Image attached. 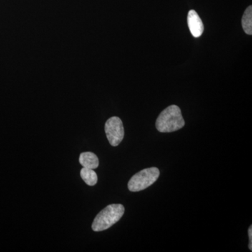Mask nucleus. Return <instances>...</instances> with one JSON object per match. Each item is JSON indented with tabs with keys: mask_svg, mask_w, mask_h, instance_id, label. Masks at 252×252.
Returning <instances> with one entry per match:
<instances>
[{
	"mask_svg": "<svg viewBox=\"0 0 252 252\" xmlns=\"http://www.w3.org/2000/svg\"><path fill=\"white\" fill-rule=\"evenodd\" d=\"M106 135L109 144L113 147H117L124 137V127L122 119L117 117H111L104 126Z\"/></svg>",
	"mask_w": 252,
	"mask_h": 252,
	"instance_id": "4",
	"label": "nucleus"
},
{
	"mask_svg": "<svg viewBox=\"0 0 252 252\" xmlns=\"http://www.w3.org/2000/svg\"><path fill=\"white\" fill-rule=\"evenodd\" d=\"M125 212L124 205L112 204L97 214L92 224V229L95 232L108 229L122 219Z\"/></svg>",
	"mask_w": 252,
	"mask_h": 252,
	"instance_id": "2",
	"label": "nucleus"
},
{
	"mask_svg": "<svg viewBox=\"0 0 252 252\" xmlns=\"http://www.w3.org/2000/svg\"><path fill=\"white\" fill-rule=\"evenodd\" d=\"M187 22L190 33L194 37L198 38L203 34L204 26L201 18H200L198 13L195 10H190L188 16H187Z\"/></svg>",
	"mask_w": 252,
	"mask_h": 252,
	"instance_id": "5",
	"label": "nucleus"
},
{
	"mask_svg": "<svg viewBox=\"0 0 252 252\" xmlns=\"http://www.w3.org/2000/svg\"><path fill=\"white\" fill-rule=\"evenodd\" d=\"M160 176V171L157 167H149L137 172L127 184L129 190L138 192L144 190L157 182Z\"/></svg>",
	"mask_w": 252,
	"mask_h": 252,
	"instance_id": "3",
	"label": "nucleus"
},
{
	"mask_svg": "<svg viewBox=\"0 0 252 252\" xmlns=\"http://www.w3.org/2000/svg\"><path fill=\"white\" fill-rule=\"evenodd\" d=\"M242 26L245 32L249 35L252 34V6H250L245 10L243 18H242Z\"/></svg>",
	"mask_w": 252,
	"mask_h": 252,
	"instance_id": "7",
	"label": "nucleus"
},
{
	"mask_svg": "<svg viewBox=\"0 0 252 252\" xmlns=\"http://www.w3.org/2000/svg\"><path fill=\"white\" fill-rule=\"evenodd\" d=\"M185 125L182 112L178 106L170 105L158 117L156 127L160 132H172L180 130Z\"/></svg>",
	"mask_w": 252,
	"mask_h": 252,
	"instance_id": "1",
	"label": "nucleus"
},
{
	"mask_svg": "<svg viewBox=\"0 0 252 252\" xmlns=\"http://www.w3.org/2000/svg\"><path fill=\"white\" fill-rule=\"evenodd\" d=\"M81 177L82 180L89 186H94L97 182V175L93 169L83 167L81 170Z\"/></svg>",
	"mask_w": 252,
	"mask_h": 252,
	"instance_id": "8",
	"label": "nucleus"
},
{
	"mask_svg": "<svg viewBox=\"0 0 252 252\" xmlns=\"http://www.w3.org/2000/svg\"><path fill=\"white\" fill-rule=\"evenodd\" d=\"M79 162L83 167L93 170L99 166L98 158L92 152L81 153L79 157Z\"/></svg>",
	"mask_w": 252,
	"mask_h": 252,
	"instance_id": "6",
	"label": "nucleus"
},
{
	"mask_svg": "<svg viewBox=\"0 0 252 252\" xmlns=\"http://www.w3.org/2000/svg\"><path fill=\"white\" fill-rule=\"evenodd\" d=\"M249 238H250V244H249V249L252 251V226L250 227L248 229Z\"/></svg>",
	"mask_w": 252,
	"mask_h": 252,
	"instance_id": "9",
	"label": "nucleus"
}]
</instances>
